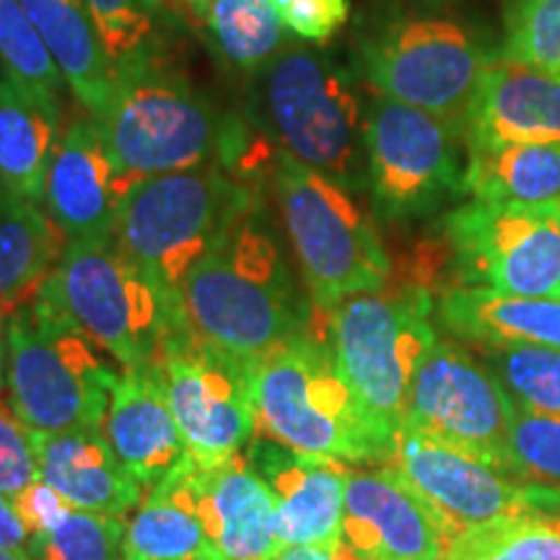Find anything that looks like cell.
Wrapping results in <instances>:
<instances>
[{
    "label": "cell",
    "instance_id": "9a60e30c",
    "mask_svg": "<svg viewBox=\"0 0 560 560\" xmlns=\"http://www.w3.org/2000/svg\"><path fill=\"white\" fill-rule=\"evenodd\" d=\"M436 516L446 540L457 532L514 514H537L560 524V488L514 482L450 446L400 431L387 465Z\"/></svg>",
    "mask_w": 560,
    "mask_h": 560
},
{
    "label": "cell",
    "instance_id": "e0dca14e",
    "mask_svg": "<svg viewBox=\"0 0 560 560\" xmlns=\"http://www.w3.org/2000/svg\"><path fill=\"white\" fill-rule=\"evenodd\" d=\"M128 192L94 117L89 112L70 117L55 145L42 195V208L66 242L115 236Z\"/></svg>",
    "mask_w": 560,
    "mask_h": 560
},
{
    "label": "cell",
    "instance_id": "f546056e",
    "mask_svg": "<svg viewBox=\"0 0 560 560\" xmlns=\"http://www.w3.org/2000/svg\"><path fill=\"white\" fill-rule=\"evenodd\" d=\"M107 47L115 73L172 58V30L179 24L161 0H83Z\"/></svg>",
    "mask_w": 560,
    "mask_h": 560
},
{
    "label": "cell",
    "instance_id": "1f68e13d",
    "mask_svg": "<svg viewBox=\"0 0 560 560\" xmlns=\"http://www.w3.org/2000/svg\"><path fill=\"white\" fill-rule=\"evenodd\" d=\"M0 70L42 104L62 112V89L68 86L19 0H0Z\"/></svg>",
    "mask_w": 560,
    "mask_h": 560
},
{
    "label": "cell",
    "instance_id": "ba28073f",
    "mask_svg": "<svg viewBox=\"0 0 560 560\" xmlns=\"http://www.w3.org/2000/svg\"><path fill=\"white\" fill-rule=\"evenodd\" d=\"M495 52L478 26L439 11L387 13L355 37V62L374 96L431 112L459 130Z\"/></svg>",
    "mask_w": 560,
    "mask_h": 560
},
{
    "label": "cell",
    "instance_id": "5bb4252c",
    "mask_svg": "<svg viewBox=\"0 0 560 560\" xmlns=\"http://www.w3.org/2000/svg\"><path fill=\"white\" fill-rule=\"evenodd\" d=\"M151 369L177 420L187 454L200 470L226 465L247 450L257 433L247 363L177 327Z\"/></svg>",
    "mask_w": 560,
    "mask_h": 560
},
{
    "label": "cell",
    "instance_id": "d6986e66",
    "mask_svg": "<svg viewBox=\"0 0 560 560\" xmlns=\"http://www.w3.org/2000/svg\"><path fill=\"white\" fill-rule=\"evenodd\" d=\"M465 149L560 143V73L495 52L462 125Z\"/></svg>",
    "mask_w": 560,
    "mask_h": 560
},
{
    "label": "cell",
    "instance_id": "d6a6232c",
    "mask_svg": "<svg viewBox=\"0 0 560 560\" xmlns=\"http://www.w3.org/2000/svg\"><path fill=\"white\" fill-rule=\"evenodd\" d=\"M511 400L560 416V350L540 346L478 350Z\"/></svg>",
    "mask_w": 560,
    "mask_h": 560
},
{
    "label": "cell",
    "instance_id": "44dd1931",
    "mask_svg": "<svg viewBox=\"0 0 560 560\" xmlns=\"http://www.w3.org/2000/svg\"><path fill=\"white\" fill-rule=\"evenodd\" d=\"M39 480L70 506L122 516L143 501V486L125 470L104 429L32 433Z\"/></svg>",
    "mask_w": 560,
    "mask_h": 560
},
{
    "label": "cell",
    "instance_id": "83f0119b",
    "mask_svg": "<svg viewBox=\"0 0 560 560\" xmlns=\"http://www.w3.org/2000/svg\"><path fill=\"white\" fill-rule=\"evenodd\" d=\"M66 244L39 202L0 190V312L11 314L37 293Z\"/></svg>",
    "mask_w": 560,
    "mask_h": 560
},
{
    "label": "cell",
    "instance_id": "7a4b0ae2",
    "mask_svg": "<svg viewBox=\"0 0 560 560\" xmlns=\"http://www.w3.org/2000/svg\"><path fill=\"white\" fill-rule=\"evenodd\" d=\"M115 79L96 125L128 190L202 164H221L242 182L265 177L270 149L247 117L221 112L172 58L125 68Z\"/></svg>",
    "mask_w": 560,
    "mask_h": 560
},
{
    "label": "cell",
    "instance_id": "30bf717a",
    "mask_svg": "<svg viewBox=\"0 0 560 560\" xmlns=\"http://www.w3.org/2000/svg\"><path fill=\"white\" fill-rule=\"evenodd\" d=\"M34 296L66 314L122 369H149L177 330L164 296L115 236L68 242Z\"/></svg>",
    "mask_w": 560,
    "mask_h": 560
},
{
    "label": "cell",
    "instance_id": "484cf974",
    "mask_svg": "<svg viewBox=\"0 0 560 560\" xmlns=\"http://www.w3.org/2000/svg\"><path fill=\"white\" fill-rule=\"evenodd\" d=\"M60 117L0 70V190L42 206Z\"/></svg>",
    "mask_w": 560,
    "mask_h": 560
},
{
    "label": "cell",
    "instance_id": "b9f144b4",
    "mask_svg": "<svg viewBox=\"0 0 560 560\" xmlns=\"http://www.w3.org/2000/svg\"><path fill=\"white\" fill-rule=\"evenodd\" d=\"M9 317L11 314L0 312V366H3V359H5V332H9Z\"/></svg>",
    "mask_w": 560,
    "mask_h": 560
},
{
    "label": "cell",
    "instance_id": "52a82bcc",
    "mask_svg": "<svg viewBox=\"0 0 560 560\" xmlns=\"http://www.w3.org/2000/svg\"><path fill=\"white\" fill-rule=\"evenodd\" d=\"M268 182L304 289L319 312L330 314L350 296L389 285L392 260L359 192L289 156H276Z\"/></svg>",
    "mask_w": 560,
    "mask_h": 560
},
{
    "label": "cell",
    "instance_id": "6da1fadb",
    "mask_svg": "<svg viewBox=\"0 0 560 560\" xmlns=\"http://www.w3.org/2000/svg\"><path fill=\"white\" fill-rule=\"evenodd\" d=\"M325 325L280 249L265 198L223 231L177 296V327L244 363Z\"/></svg>",
    "mask_w": 560,
    "mask_h": 560
},
{
    "label": "cell",
    "instance_id": "4fadbf2b",
    "mask_svg": "<svg viewBox=\"0 0 560 560\" xmlns=\"http://www.w3.org/2000/svg\"><path fill=\"white\" fill-rule=\"evenodd\" d=\"M402 431L520 478L511 454V397L480 355L436 340L412 374Z\"/></svg>",
    "mask_w": 560,
    "mask_h": 560
},
{
    "label": "cell",
    "instance_id": "e575fe53",
    "mask_svg": "<svg viewBox=\"0 0 560 560\" xmlns=\"http://www.w3.org/2000/svg\"><path fill=\"white\" fill-rule=\"evenodd\" d=\"M499 55L560 73V0H503Z\"/></svg>",
    "mask_w": 560,
    "mask_h": 560
},
{
    "label": "cell",
    "instance_id": "60d3db41",
    "mask_svg": "<svg viewBox=\"0 0 560 560\" xmlns=\"http://www.w3.org/2000/svg\"><path fill=\"white\" fill-rule=\"evenodd\" d=\"M272 560H361L346 540L335 545H299V548H285Z\"/></svg>",
    "mask_w": 560,
    "mask_h": 560
},
{
    "label": "cell",
    "instance_id": "74e56055",
    "mask_svg": "<svg viewBox=\"0 0 560 560\" xmlns=\"http://www.w3.org/2000/svg\"><path fill=\"white\" fill-rule=\"evenodd\" d=\"M289 34L322 45L348 21V0H270Z\"/></svg>",
    "mask_w": 560,
    "mask_h": 560
},
{
    "label": "cell",
    "instance_id": "836d02e7",
    "mask_svg": "<svg viewBox=\"0 0 560 560\" xmlns=\"http://www.w3.org/2000/svg\"><path fill=\"white\" fill-rule=\"evenodd\" d=\"M120 516L70 509L66 520L30 537V560H128Z\"/></svg>",
    "mask_w": 560,
    "mask_h": 560
},
{
    "label": "cell",
    "instance_id": "5b68a950",
    "mask_svg": "<svg viewBox=\"0 0 560 560\" xmlns=\"http://www.w3.org/2000/svg\"><path fill=\"white\" fill-rule=\"evenodd\" d=\"M122 366L66 314L32 296L9 317L3 387L32 433L102 429Z\"/></svg>",
    "mask_w": 560,
    "mask_h": 560
},
{
    "label": "cell",
    "instance_id": "2e32d148",
    "mask_svg": "<svg viewBox=\"0 0 560 560\" xmlns=\"http://www.w3.org/2000/svg\"><path fill=\"white\" fill-rule=\"evenodd\" d=\"M276 501L280 545H335L342 540L348 465L312 457L257 431L244 452Z\"/></svg>",
    "mask_w": 560,
    "mask_h": 560
},
{
    "label": "cell",
    "instance_id": "cb8c5ba5",
    "mask_svg": "<svg viewBox=\"0 0 560 560\" xmlns=\"http://www.w3.org/2000/svg\"><path fill=\"white\" fill-rule=\"evenodd\" d=\"M200 467L185 459L177 470L149 488L128 524V560H215L202 516Z\"/></svg>",
    "mask_w": 560,
    "mask_h": 560
},
{
    "label": "cell",
    "instance_id": "ffe728a7",
    "mask_svg": "<svg viewBox=\"0 0 560 560\" xmlns=\"http://www.w3.org/2000/svg\"><path fill=\"white\" fill-rule=\"evenodd\" d=\"M112 450L140 486L151 488L177 470L187 454L185 439L172 416L153 369H122L112 389L104 418Z\"/></svg>",
    "mask_w": 560,
    "mask_h": 560
},
{
    "label": "cell",
    "instance_id": "7c38bea8",
    "mask_svg": "<svg viewBox=\"0 0 560 560\" xmlns=\"http://www.w3.org/2000/svg\"><path fill=\"white\" fill-rule=\"evenodd\" d=\"M363 151L366 190L382 221L429 219L465 195V138L431 112L374 96L366 104Z\"/></svg>",
    "mask_w": 560,
    "mask_h": 560
},
{
    "label": "cell",
    "instance_id": "f35d334b",
    "mask_svg": "<svg viewBox=\"0 0 560 560\" xmlns=\"http://www.w3.org/2000/svg\"><path fill=\"white\" fill-rule=\"evenodd\" d=\"M13 503H16L21 520H24L26 529H30V537L55 527L60 520H66L70 509H75L62 499L58 490L47 486L45 480H34L30 488L21 490Z\"/></svg>",
    "mask_w": 560,
    "mask_h": 560
},
{
    "label": "cell",
    "instance_id": "8992f818",
    "mask_svg": "<svg viewBox=\"0 0 560 560\" xmlns=\"http://www.w3.org/2000/svg\"><path fill=\"white\" fill-rule=\"evenodd\" d=\"M433 310V293L410 280L350 296L327 314L335 363L387 459L402 431L412 374L439 340Z\"/></svg>",
    "mask_w": 560,
    "mask_h": 560
},
{
    "label": "cell",
    "instance_id": "8d00e7d4",
    "mask_svg": "<svg viewBox=\"0 0 560 560\" xmlns=\"http://www.w3.org/2000/svg\"><path fill=\"white\" fill-rule=\"evenodd\" d=\"M34 480H39V467L32 431L21 423L5 397L3 366H0V495L16 499Z\"/></svg>",
    "mask_w": 560,
    "mask_h": 560
},
{
    "label": "cell",
    "instance_id": "603a6c76",
    "mask_svg": "<svg viewBox=\"0 0 560 560\" xmlns=\"http://www.w3.org/2000/svg\"><path fill=\"white\" fill-rule=\"evenodd\" d=\"M436 322L478 350L540 346L560 350V299L511 296L482 289H444Z\"/></svg>",
    "mask_w": 560,
    "mask_h": 560
},
{
    "label": "cell",
    "instance_id": "4dcf8cb0",
    "mask_svg": "<svg viewBox=\"0 0 560 560\" xmlns=\"http://www.w3.org/2000/svg\"><path fill=\"white\" fill-rule=\"evenodd\" d=\"M444 560H560V524L537 514H514L457 532Z\"/></svg>",
    "mask_w": 560,
    "mask_h": 560
},
{
    "label": "cell",
    "instance_id": "d590c367",
    "mask_svg": "<svg viewBox=\"0 0 560 560\" xmlns=\"http://www.w3.org/2000/svg\"><path fill=\"white\" fill-rule=\"evenodd\" d=\"M511 454L522 480L560 488V416L511 400Z\"/></svg>",
    "mask_w": 560,
    "mask_h": 560
},
{
    "label": "cell",
    "instance_id": "f1b7e54d",
    "mask_svg": "<svg viewBox=\"0 0 560 560\" xmlns=\"http://www.w3.org/2000/svg\"><path fill=\"white\" fill-rule=\"evenodd\" d=\"M202 30L229 66L255 75L289 45V30L270 0H206Z\"/></svg>",
    "mask_w": 560,
    "mask_h": 560
},
{
    "label": "cell",
    "instance_id": "8fae6325",
    "mask_svg": "<svg viewBox=\"0 0 560 560\" xmlns=\"http://www.w3.org/2000/svg\"><path fill=\"white\" fill-rule=\"evenodd\" d=\"M433 255L444 289L560 299V206L467 200L439 219Z\"/></svg>",
    "mask_w": 560,
    "mask_h": 560
},
{
    "label": "cell",
    "instance_id": "9c48e42d",
    "mask_svg": "<svg viewBox=\"0 0 560 560\" xmlns=\"http://www.w3.org/2000/svg\"><path fill=\"white\" fill-rule=\"evenodd\" d=\"M257 431L312 457L387 465V450L361 418L330 346V319L247 363Z\"/></svg>",
    "mask_w": 560,
    "mask_h": 560
},
{
    "label": "cell",
    "instance_id": "ab89813d",
    "mask_svg": "<svg viewBox=\"0 0 560 560\" xmlns=\"http://www.w3.org/2000/svg\"><path fill=\"white\" fill-rule=\"evenodd\" d=\"M0 550H30V529H26L16 503L9 495H0Z\"/></svg>",
    "mask_w": 560,
    "mask_h": 560
},
{
    "label": "cell",
    "instance_id": "7bdbcfd3",
    "mask_svg": "<svg viewBox=\"0 0 560 560\" xmlns=\"http://www.w3.org/2000/svg\"><path fill=\"white\" fill-rule=\"evenodd\" d=\"M0 560H30V552H11V550H0Z\"/></svg>",
    "mask_w": 560,
    "mask_h": 560
},
{
    "label": "cell",
    "instance_id": "d4e9b609",
    "mask_svg": "<svg viewBox=\"0 0 560 560\" xmlns=\"http://www.w3.org/2000/svg\"><path fill=\"white\" fill-rule=\"evenodd\" d=\"M50 50L62 81L91 117H102L115 94V66L83 0H19Z\"/></svg>",
    "mask_w": 560,
    "mask_h": 560
},
{
    "label": "cell",
    "instance_id": "4316f807",
    "mask_svg": "<svg viewBox=\"0 0 560 560\" xmlns=\"http://www.w3.org/2000/svg\"><path fill=\"white\" fill-rule=\"evenodd\" d=\"M462 190L495 206H560V143L467 149Z\"/></svg>",
    "mask_w": 560,
    "mask_h": 560
},
{
    "label": "cell",
    "instance_id": "ac0fdd59",
    "mask_svg": "<svg viewBox=\"0 0 560 560\" xmlns=\"http://www.w3.org/2000/svg\"><path fill=\"white\" fill-rule=\"evenodd\" d=\"M342 540L361 560H444L446 532L389 467L348 470Z\"/></svg>",
    "mask_w": 560,
    "mask_h": 560
},
{
    "label": "cell",
    "instance_id": "3957f363",
    "mask_svg": "<svg viewBox=\"0 0 560 560\" xmlns=\"http://www.w3.org/2000/svg\"><path fill=\"white\" fill-rule=\"evenodd\" d=\"M252 130L276 151L350 190L366 185V104L353 75L330 52L291 39L249 81Z\"/></svg>",
    "mask_w": 560,
    "mask_h": 560
},
{
    "label": "cell",
    "instance_id": "277c9868",
    "mask_svg": "<svg viewBox=\"0 0 560 560\" xmlns=\"http://www.w3.org/2000/svg\"><path fill=\"white\" fill-rule=\"evenodd\" d=\"M260 198V185L242 182L221 164L159 174L125 195L115 242L164 296L177 322L185 278L223 231Z\"/></svg>",
    "mask_w": 560,
    "mask_h": 560
},
{
    "label": "cell",
    "instance_id": "7402d4cb",
    "mask_svg": "<svg viewBox=\"0 0 560 560\" xmlns=\"http://www.w3.org/2000/svg\"><path fill=\"white\" fill-rule=\"evenodd\" d=\"M198 482L215 560H272L283 552L276 501L244 454L213 470H200Z\"/></svg>",
    "mask_w": 560,
    "mask_h": 560
}]
</instances>
